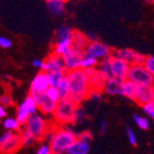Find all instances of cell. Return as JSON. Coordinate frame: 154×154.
<instances>
[{"label":"cell","instance_id":"6da1fadb","mask_svg":"<svg viewBox=\"0 0 154 154\" xmlns=\"http://www.w3.org/2000/svg\"><path fill=\"white\" fill-rule=\"evenodd\" d=\"M67 78L69 80L70 99L80 106L81 103L88 99V94L92 90L88 71L82 68L67 71Z\"/></svg>","mask_w":154,"mask_h":154},{"label":"cell","instance_id":"7a4b0ae2","mask_svg":"<svg viewBox=\"0 0 154 154\" xmlns=\"http://www.w3.org/2000/svg\"><path fill=\"white\" fill-rule=\"evenodd\" d=\"M77 135L78 134L68 126H58L54 138L50 143L53 152H67V150L77 141Z\"/></svg>","mask_w":154,"mask_h":154},{"label":"cell","instance_id":"3957f363","mask_svg":"<svg viewBox=\"0 0 154 154\" xmlns=\"http://www.w3.org/2000/svg\"><path fill=\"white\" fill-rule=\"evenodd\" d=\"M77 107V103L70 98L62 99L57 103L56 110H55L54 116H53L54 122L59 126H65L67 124H70L71 118Z\"/></svg>","mask_w":154,"mask_h":154},{"label":"cell","instance_id":"277c9868","mask_svg":"<svg viewBox=\"0 0 154 154\" xmlns=\"http://www.w3.org/2000/svg\"><path fill=\"white\" fill-rule=\"evenodd\" d=\"M127 79L137 85L154 86V75L146 69L144 65H131Z\"/></svg>","mask_w":154,"mask_h":154},{"label":"cell","instance_id":"5b68a950","mask_svg":"<svg viewBox=\"0 0 154 154\" xmlns=\"http://www.w3.org/2000/svg\"><path fill=\"white\" fill-rule=\"evenodd\" d=\"M39 108H38V105H37L36 99L33 98V96H31L29 94L28 96H26L25 99L17 107L15 118L17 119L18 122L22 125H25L27 123V121H28L33 114H36Z\"/></svg>","mask_w":154,"mask_h":154},{"label":"cell","instance_id":"8992f818","mask_svg":"<svg viewBox=\"0 0 154 154\" xmlns=\"http://www.w3.org/2000/svg\"><path fill=\"white\" fill-rule=\"evenodd\" d=\"M50 125H51V124L46 121L43 116L36 113V114H33L28 121H27V123L24 125L25 126L24 128H26L29 133L32 134L38 140H40V139L44 138V135H45L46 131L49 129Z\"/></svg>","mask_w":154,"mask_h":154},{"label":"cell","instance_id":"52a82bcc","mask_svg":"<svg viewBox=\"0 0 154 154\" xmlns=\"http://www.w3.org/2000/svg\"><path fill=\"white\" fill-rule=\"evenodd\" d=\"M21 148L20 133L5 131L0 137V150L2 154H13Z\"/></svg>","mask_w":154,"mask_h":154},{"label":"cell","instance_id":"ba28073f","mask_svg":"<svg viewBox=\"0 0 154 154\" xmlns=\"http://www.w3.org/2000/svg\"><path fill=\"white\" fill-rule=\"evenodd\" d=\"M84 54L100 62L103 59L110 58L113 55V50L106 43L97 40V41H93L88 43L86 49L84 50Z\"/></svg>","mask_w":154,"mask_h":154},{"label":"cell","instance_id":"9c48e42d","mask_svg":"<svg viewBox=\"0 0 154 154\" xmlns=\"http://www.w3.org/2000/svg\"><path fill=\"white\" fill-rule=\"evenodd\" d=\"M113 56L118 57L129 65H144L146 56L131 49H118L113 51Z\"/></svg>","mask_w":154,"mask_h":154},{"label":"cell","instance_id":"30bf717a","mask_svg":"<svg viewBox=\"0 0 154 154\" xmlns=\"http://www.w3.org/2000/svg\"><path fill=\"white\" fill-rule=\"evenodd\" d=\"M50 86H51V83H50L48 73L45 71H40L31 80L30 86H29V94L37 95V94L45 93Z\"/></svg>","mask_w":154,"mask_h":154},{"label":"cell","instance_id":"8fae6325","mask_svg":"<svg viewBox=\"0 0 154 154\" xmlns=\"http://www.w3.org/2000/svg\"><path fill=\"white\" fill-rule=\"evenodd\" d=\"M83 57H84V52L75 49L72 46L71 49L63 56L67 71H71V70L81 68V63H82Z\"/></svg>","mask_w":154,"mask_h":154},{"label":"cell","instance_id":"7c38bea8","mask_svg":"<svg viewBox=\"0 0 154 154\" xmlns=\"http://www.w3.org/2000/svg\"><path fill=\"white\" fill-rule=\"evenodd\" d=\"M31 96H33V98L36 99L38 108L39 110L41 111L42 114H44V116H54L55 110H56V107H57V103L50 99L45 95V93L37 94V95H31Z\"/></svg>","mask_w":154,"mask_h":154},{"label":"cell","instance_id":"4fadbf2b","mask_svg":"<svg viewBox=\"0 0 154 154\" xmlns=\"http://www.w3.org/2000/svg\"><path fill=\"white\" fill-rule=\"evenodd\" d=\"M111 68H112V75L116 78H119L121 80H126L128 77V72L131 65L122 59L118 58L116 56H111Z\"/></svg>","mask_w":154,"mask_h":154},{"label":"cell","instance_id":"5bb4252c","mask_svg":"<svg viewBox=\"0 0 154 154\" xmlns=\"http://www.w3.org/2000/svg\"><path fill=\"white\" fill-rule=\"evenodd\" d=\"M43 71L45 72H55V71H67L65 66L63 56L52 53L44 59V68Z\"/></svg>","mask_w":154,"mask_h":154},{"label":"cell","instance_id":"9a60e30c","mask_svg":"<svg viewBox=\"0 0 154 154\" xmlns=\"http://www.w3.org/2000/svg\"><path fill=\"white\" fill-rule=\"evenodd\" d=\"M154 94V86H144V85H138L136 93V101L138 105L144 106L152 101Z\"/></svg>","mask_w":154,"mask_h":154},{"label":"cell","instance_id":"2e32d148","mask_svg":"<svg viewBox=\"0 0 154 154\" xmlns=\"http://www.w3.org/2000/svg\"><path fill=\"white\" fill-rule=\"evenodd\" d=\"M124 80L119 79V78L112 77L106 80L105 86H103V92L109 95L116 96L121 95L122 96V85H123Z\"/></svg>","mask_w":154,"mask_h":154},{"label":"cell","instance_id":"e0dca14e","mask_svg":"<svg viewBox=\"0 0 154 154\" xmlns=\"http://www.w3.org/2000/svg\"><path fill=\"white\" fill-rule=\"evenodd\" d=\"M86 71H88V79H90L91 88H92V90L103 91V86H105L106 80L107 79L98 71L97 68H95V69H91V70H86Z\"/></svg>","mask_w":154,"mask_h":154},{"label":"cell","instance_id":"ac0fdd59","mask_svg":"<svg viewBox=\"0 0 154 154\" xmlns=\"http://www.w3.org/2000/svg\"><path fill=\"white\" fill-rule=\"evenodd\" d=\"M71 41H72V46L77 50L80 51H83L86 49V46L90 43V40H88L86 33H83L82 31L79 30H73L71 37Z\"/></svg>","mask_w":154,"mask_h":154},{"label":"cell","instance_id":"d6986e66","mask_svg":"<svg viewBox=\"0 0 154 154\" xmlns=\"http://www.w3.org/2000/svg\"><path fill=\"white\" fill-rule=\"evenodd\" d=\"M137 88H138V85L135 82H133V81H131L128 79L124 80L123 85H122V96L135 101V99H136Z\"/></svg>","mask_w":154,"mask_h":154},{"label":"cell","instance_id":"ffe728a7","mask_svg":"<svg viewBox=\"0 0 154 154\" xmlns=\"http://www.w3.org/2000/svg\"><path fill=\"white\" fill-rule=\"evenodd\" d=\"M91 150V144L88 142L81 141L77 139V141L67 150L68 154H88Z\"/></svg>","mask_w":154,"mask_h":154},{"label":"cell","instance_id":"44dd1931","mask_svg":"<svg viewBox=\"0 0 154 154\" xmlns=\"http://www.w3.org/2000/svg\"><path fill=\"white\" fill-rule=\"evenodd\" d=\"M72 48V41L71 39L68 40H64V41L55 42L54 46H53V53L58 56H64L67 52L69 51Z\"/></svg>","mask_w":154,"mask_h":154},{"label":"cell","instance_id":"7402d4cb","mask_svg":"<svg viewBox=\"0 0 154 154\" xmlns=\"http://www.w3.org/2000/svg\"><path fill=\"white\" fill-rule=\"evenodd\" d=\"M73 30L70 28L69 26L67 25H62L57 28L56 32H55V42L59 41H64V40H68V39H71Z\"/></svg>","mask_w":154,"mask_h":154},{"label":"cell","instance_id":"603a6c76","mask_svg":"<svg viewBox=\"0 0 154 154\" xmlns=\"http://www.w3.org/2000/svg\"><path fill=\"white\" fill-rule=\"evenodd\" d=\"M55 88L58 90L59 95H60V100L70 98V88H69V80L67 78V73L64 78H63Z\"/></svg>","mask_w":154,"mask_h":154},{"label":"cell","instance_id":"cb8c5ba5","mask_svg":"<svg viewBox=\"0 0 154 154\" xmlns=\"http://www.w3.org/2000/svg\"><path fill=\"white\" fill-rule=\"evenodd\" d=\"M48 2V8H49L50 12L55 16H63L66 12V8H65V2H60V1H55V0H50L46 1Z\"/></svg>","mask_w":154,"mask_h":154},{"label":"cell","instance_id":"d4e9b609","mask_svg":"<svg viewBox=\"0 0 154 154\" xmlns=\"http://www.w3.org/2000/svg\"><path fill=\"white\" fill-rule=\"evenodd\" d=\"M20 138H21V146L22 148H28V146H32L36 143L38 139L33 136L32 134H30L26 128L20 131Z\"/></svg>","mask_w":154,"mask_h":154},{"label":"cell","instance_id":"484cf974","mask_svg":"<svg viewBox=\"0 0 154 154\" xmlns=\"http://www.w3.org/2000/svg\"><path fill=\"white\" fill-rule=\"evenodd\" d=\"M2 125H3V128H5V131H15V133H17L18 131H21L22 124L18 122V120L16 118L7 116V118L3 120Z\"/></svg>","mask_w":154,"mask_h":154},{"label":"cell","instance_id":"4316f807","mask_svg":"<svg viewBox=\"0 0 154 154\" xmlns=\"http://www.w3.org/2000/svg\"><path fill=\"white\" fill-rule=\"evenodd\" d=\"M98 71L106 78V79H109V78H112V68H111V60L110 58L103 59V60H100L98 63L97 66Z\"/></svg>","mask_w":154,"mask_h":154},{"label":"cell","instance_id":"83f0119b","mask_svg":"<svg viewBox=\"0 0 154 154\" xmlns=\"http://www.w3.org/2000/svg\"><path fill=\"white\" fill-rule=\"evenodd\" d=\"M85 119H86V111H85L81 106H78L75 111L73 112V116H72V118H71L70 124L75 125V124L82 123Z\"/></svg>","mask_w":154,"mask_h":154},{"label":"cell","instance_id":"f1b7e54d","mask_svg":"<svg viewBox=\"0 0 154 154\" xmlns=\"http://www.w3.org/2000/svg\"><path fill=\"white\" fill-rule=\"evenodd\" d=\"M98 63H99V60H97V59L93 58V57L88 56V55L84 54V57H83V59H82V63H81V68L84 70L95 69V68H97Z\"/></svg>","mask_w":154,"mask_h":154},{"label":"cell","instance_id":"f546056e","mask_svg":"<svg viewBox=\"0 0 154 154\" xmlns=\"http://www.w3.org/2000/svg\"><path fill=\"white\" fill-rule=\"evenodd\" d=\"M134 121L136 123V125L138 126L140 129H146L150 128V121L149 119L146 118V116H139V114H135L134 116Z\"/></svg>","mask_w":154,"mask_h":154},{"label":"cell","instance_id":"4dcf8cb0","mask_svg":"<svg viewBox=\"0 0 154 154\" xmlns=\"http://www.w3.org/2000/svg\"><path fill=\"white\" fill-rule=\"evenodd\" d=\"M48 73V72H46ZM67 71H55V72H49L48 75H49L50 83H51V86H56L57 83L63 79V78L66 75Z\"/></svg>","mask_w":154,"mask_h":154},{"label":"cell","instance_id":"1f68e13d","mask_svg":"<svg viewBox=\"0 0 154 154\" xmlns=\"http://www.w3.org/2000/svg\"><path fill=\"white\" fill-rule=\"evenodd\" d=\"M45 95L50 98L51 100L55 101V103H58L60 101V95H59V92L55 86H50L49 90L45 92Z\"/></svg>","mask_w":154,"mask_h":154},{"label":"cell","instance_id":"d6a6232c","mask_svg":"<svg viewBox=\"0 0 154 154\" xmlns=\"http://www.w3.org/2000/svg\"><path fill=\"white\" fill-rule=\"evenodd\" d=\"M78 139L81 140V141H84V142H88V143H91L93 139V134L91 133L90 131H81L77 135Z\"/></svg>","mask_w":154,"mask_h":154},{"label":"cell","instance_id":"836d02e7","mask_svg":"<svg viewBox=\"0 0 154 154\" xmlns=\"http://www.w3.org/2000/svg\"><path fill=\"white\" fill-rule=\"evenodd\" d=\"M52 153H53V150L51 148V144L48 143V142L41 143V146H39L36 152V154H52Z\"/></svg>","mask_w":154,"mask_h":154},{"label":"cell","instance_id":"e575fe53","mask_svg":"<svg viewBox=\"0 0 154 154\" xmlns=\"http://www.w3.org/2000/svg\"><path fill=\"white\" fill-rule=\"evenodd\" d=\"M0 105L8 108V107H11L13 105V99L11 97V95L9 94H2L1 97H0Z\"/></svg>","mask_w":154,"mask_h":154},{"label":"cell","instance_id":"d590c367","mask_svg":"<svg viewBox=\"0 0 154 154\" xmlns=\"http://www.w3.org/2000/svg\"><path fill=\"white\" fill-rule=\"evenodd\" d=\"M142 110H143V112L146 113L149 118L154 119V103H152V101L149 103H146L144 106H142Z\"/></svg>","mask_w":154,"mask_h":154},{"label":"cell","instance_id":"8d00e7d4","mask_svg":"<svg viewBox=\"0 0 154 154\" xmlns=\"http://www.w3.org/2000/svg\"><path fill=\"white\" fill-rule=\"evenodd\" d=\"M103 91H99V90H91L90 94H88V99H92L94 101H98L103 98Z\"/></svg>","mask_w":154,"mask_h":154},{"label":"cell","instance_id":"74e56055","mask_svg":"<svg viewBox=\"0 0 154 154\" xmlns=\"http://www.w3.org/2000/svg\"><path fill=\"white\" fill-rule=\"evenodd\" d=\"M144 66L152 75H154V55H149L146 56V62H144Z\"/></svg>","mask_w":154,"mask_h":154},{"label":"cell","instance_id":"f35d334b","mask_svg":"<svg viewBox=\"0 0 154 154\" xmlns=\"http://www.w3.org/2000/svg\"><path fill=\"white\" fill-rule=\"evenodd\" d=\"M126 134H127V139H128L129 143H131V146H137L136 134L134 133V131L131 127H126Z\"/></svg>","mask_w":154,"mask_h":154},{"label":"cell","instance_id":"ab89813d","mask_svg":"<svg viewBox=\"0 0 154 154\" xmlns=\"http://www.w3.org/2000/svg\"><path fill=\"white\" fill-rule=\"evenodd\" d=\"M0 46L2 49H10L12 46V41L7 37H0Z\"/></svg>","mask_w":154,"mask_h":154},{"label":"cell","instance_id":"60d3db41","mask_svg":"<svg viewBox=\"0 0 154 154\" xmlns=\"http://www.w3.org/2000/svg\"><path fill=\"white\" fill-rule=\"evenodd\" d=\"M32 66L37 69H39L40 71H43L44 68V60L43 59H35L32 62Z\"/></svg>","mask_w":154,"mask_h":154},{"label":"cell","instance_id":"b9f144b4","mask_svg":"<svg viewBox=\"0 0 154 154\" xmlns=\"http://www.w3.org/2000/svg\"><path fill=\"white\" fill-rule=\"evenodd\" d=\"M107 131H108V123H107V121H103L101 124H100V128H99L100 134L103 135V134L107 133Z\"/></svg>","mask_w":154,"mask_h":154},{"label":"cell","instance_id":"7bdbcfd3","mask_svg":"<svg viewBox=\"0 0 154 154\" xmlns=\"http://www.w3.org/2000/svg\"><path fill=\"white\" fill-rule=\"evenodd\" d=\"M86 36H88V40H90V42H93V41H97L98 38L97 36H96L95 32H92V31H90L88 33H86Z\"/></svg>","mask_w":154,"mask_h":154},{"label":"cell","instance_id":"ee69618b","mask_svg":"<svg viewBox=\"0 0 154 154\" xmlns=\"http://www.w3.org/2000/svg\"><path fill=\"white\" fill-rule=\"evenodd\" d=\"M0 118L5 119L7 118V108L3 106H0Z\"/></svg>","mask_w":154,"mask_h":154},{"label":"cell","instance_id":"f6af8a7d","mask_svg":"<svg viewBox=\"0 0 154 154\" xmlns=\"http://www.w3.org/2000/svg\"><path fill=\"white\" fill-rule=\"evenodd\" d=\"M52 154H68L67 152H53Z\"/></svg>","mask_w":154,"mask_h":154},{"label":"cell","instance_id":"bcb514c9","mask_svg":"<svg viewBox=\"0 0 154 154\" xmlns=\"http://www.w3.org/2000/svg\"><path fill=\"white\" fill-rule=\"evenodd\" d=\"M46 1H50V0H46ZM55 1H60V2H67L68 0H55Z\"/></svg>","mask_w":154,"mask_h":154},{"label":"cell","instance_id":"7dc6e473","mask_svg":"<svg viewBox=\"0 0 154 154\" xmlns=\"http://www.w3.org/2000/svg\"><path fill=\"white\" fill-rule=\"evenodd\" d=\"M152 103H154V94H153V98H152Z\"/></svg>","mask_w":154,"mask_h":154},{"label":"cell","instance_id":"c3c4849f","mask_svg":"<svg viewBox=\"0 0 154 154\" xmlns=\"http://www.w3.org/2000/svg\"><path fill=\"white\" fill-rule=\"evenodd\" d=\"M153 120H154V119H153Z\"/></svg>","mask_w":154,"mask_h":154}]
</instances>
